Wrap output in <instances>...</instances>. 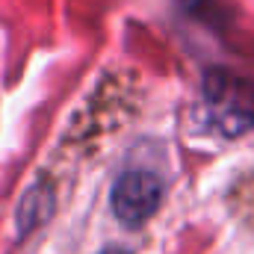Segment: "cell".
Instances as JSON below:
<instances>
[{"mask_svg": "<svg viewBox=\"0 0 254 254\" xmlns=\"http://www.w3.org/2000/svg\"><path fill=\"white\" fill-rule=\"evenodd\" d=\"M207 122L222 136H243L254 127V80L228 68H210L201 83Z\"/></svg>", "mask_w": 254, "mask_h": 254, "instance_id": "6da1fadb", "label": "cell"}, {"mask_svg": "<svg viewBox=\"0 0 254 254\" xmlns=\"http://www.w3.org/2000/svg\"><path fill=\"white\" fill-rule=\"evenodd\" d=\"M163 201V184L151 172H125L113 187V213L125 225H142L157 213Z\"/></svg>", "mask_w": 254, "mask_h": 254, "instance_id": "7a4b0ae2", "label": "cell"}, {"mask_svg": "<svg viewBox=\"0 0 254 254\" xmlns=\"http://www.w3.org/2000/svg\"><path fill=\"white\" fill-rule=\"evenodd\" d=\"M51 210H54V195L51 190L42 184V187H36V190L27 192V198L21 201V207H18V222H21V234H27L30 228H36V225H42L48 216H51Z\"/></svg>", "mask_w": 254, "mask_h": 254, "instance_id": "3957f363", "label": "cell"}, {"mask_svg": "<svg viewBox=\"0 0 254 254\" xmlns=\"http://www.w3.org/2000/svg\"><path fill=\"white\" fill-rule=\"evenodd\" d=\"M101 254H130V252H122V249H107V252H101Z\"/></svg>", "mask_w": 254, "mask_h": 254, "instance_id": "277c9868", "label": "cell"}]
</instances>
